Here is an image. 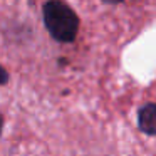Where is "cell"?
Returning <instances> with one entry per match:
<instances>
[{"instance_id":"obj_2","label":"cell","mask_w":156,"mask_h":156,"mask_svg":"<svg viewBox=\"0 0 156 156\" xmlns=\"http://www.w3.org/2000/svg\"><path fill=\"white\" fill-rule=\"evenodd\" d=\"M7 79H9L7 72H5V69L0 66V84H5V82H7Z\"/></svg>"},{"instance_id":"obj_3","label":"cell","mask_w":156,"mask_h":156,"mask_svg":"<svg viewBox=\"0 0 156 156\" xmlns=\"http://www.w3.org/2000/svg\"><path fill=\"white\" fill-rule=\"evenodd\" d=\"M0 134H2V116H0Z\"/></svg>"},{"instance_id":"obj_1","label":"cell","mask_w":156,"mask_h":156,"mask_svg":"<svg viewBox=\"0 0 156 156\" xmlns=\"http://www.w3.org/2000/svg\"><path fill=\"white\" fill-rule=\"evenodd\" d=\"M138 126L143 133L156 136V102H148L139 109Z\"/></svg>"}]
</instances>
